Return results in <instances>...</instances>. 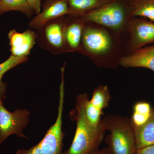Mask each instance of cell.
I'll use <instances>...</instances> for the list:
<instances>
[{
    "label": "cell",
    "mask_w": 154,
    "mask_h": 154,
    "mask_svg": "<svg viewBox=\"0 0 154 154\" xmlns=\"http://www.w3.org/2000/svg\"><path fill=\"white\" fill-rule=\"evenodd\" d=\"M127 39L101 25L85 22L78 52L100 68L116 69L125 56Z\"/></svg>",
    "instance_id": "cell-1"
},
{
    "label": "cell",
    "mask_w": 154,
    "mask_h": 154,
    "mask_svg": "<svg viewBox=\"0 0 154 154\" xmlns=\"http://www.w3.org/2000/svg\"><path fill=\"white\" fill-rule=\"evenodd\" d=\"M88 94H82L77 97L74 112L77 122L74 137L69 148L62 154H93L99 149L104 138L105 127L102 122L97 128L91 126L85 115L84 102Z\"/></svg>",
    "instance_id": "cell-2"
},
{
    "label": "cell",
    "mask_w": 154,
    "mask_h": 154,
    "mask_svg": "<svg viewBox=\"0 0 154 154\" xmlns=\"http://www.w3.org/2000/svg\"><path fill=\"white\" fill-rule=\"evenodd\" d=\"M131 13L128 0H112L80 18L85 22L96 23L128 38L127 26Z\"/></svg>",
    "instance_id": "cell-3"
},
{
    "label": "cell",
    "mask_w": 154,
    "mask_h": 154,
    "mask_svg": "<svg viewBox=\"0 0 154 154\" xmlns=\"http://www.w3.org/2000/svg\"><path fill=\"white\" fill-rule=\"evenodd\" d=\"M110 134L105 143L110 154H136L134 131L130 119L118 114L108 115L101 120Z\"/></svg>",
    "instance_id": "cell-4"
},
{
    "label": "cell",
    "mask_w": 154,
    "mask_h": 154,
    "mask_svg": "<svg viewBox=\"0 0 154 154\" xmlns=\"http://www.w3.org/2000/svg\"><path fill=\"white\" fill-rule=\"evenodd\" d=\"M66 16L48 21L36 30V42L41 48L54 55L64 52V29Z\"/></svg>",
    "instance_id": "cell-5"
},
{
    "label": "cell",
    "mask_w": 154,
    "mask_h": 154,
    "mask_svg": "<svg viewBox=\"0 0 154 154\" xmlns=\"http://www.w3.org/2000/svg\"><path fill=\"white\" fill-rule=\"evenodd\" d=\"M65 69V66L61 69L62 79L60 86L57 118L55 123L50 128L44 137L38 143L45 154H62L63 153V141L64 134L63 132L62 128L64 99Z\"/></svg>",
    "instance_id": "cell-6"
},
{
    "label": "cell",
    "mask_w": 154,
    "mask_h": 154,
    "mask_svg": "<svg viewBox=\"0 0 154 154\" xmlns=\"http://www.w3.org/2000/svg\"><path fill=\"white\" fill-rule=\"evenodd\" d=\"M127 31L125 56L130 55L146 45L154 44V22L146 18L131 17L128 24Z\"/></svg>",
    "instance_id": "cell-7"
},
{
    "label": "cell",
    "mask_w": 154,
    "mask_h": 154,
    "mask_svg": "<svg viewBox=\"0 0 154 154\" xmlns=\"http://www.w3.org/2000/svg\"><path fill=\"white\" fill-rule=\"evenodd\" d=\"M30 115L27 109H17L10 112L3 105L2 99H0V148L11 135L28 138L23 134V131L28 124Z\"/></svg>",
    "instance_id": "cell-8"
},
{
    "label": "cell",
    "mask_w": 154,
    "mask_h": 154,
    "mask_svg": "<svg viewBox=\"0 0 154 154\" xmlns=\"http://www.w3.org/2000/svg\"><path fill=\"white\" fill-rule=\"evenodd\" d=\"M68 12L66 0H45L40 13L30 19L28 26L36 30L50 20L66 16Z\"/></svg>",
    "instance_id": "cell-9"
},
{
    "label": "cell",
    "mask_w": 154,
    "mask_h": 154,
    "mask_svg": "<svg viewBox=\"0 0 154 154\" xmlns=\"http://www.w3.org/2000/svg\"><path fill=\"white\" fill-rule=\"evenodd\" d=\"M8 37L11 55L18 57H28L36 42V31L30 29L22 33L13 29L9 31Z\"/></svg>",
    "instance_id": "cell-10"
},
{
    "label": "cell",
    "mask_w": 154,
    "mask_h": 154,
    "mask_svg": "<svg viewBox=\"0 0 154 154\" xmlns=\"http://www.w3.org/2000/svg\"><path fill=\"white\" fill-rule=\"evenodd\" d=\"M64 29V52H79L85 22L80 17L66 16Z\"/></svg>",
    "instance_id": "cell-11"
},
{
    "label": "cell",
    "mask_w": 154,
    "mask_h": 154,
    "mask_svg": "<svg viewBox=\"0 0 154 154\" xmlns=\"http://www.w3.org/2000/svg\"><path fill=\"white\" fill-rule=\"evenodd\" d=\"M119 66L125 68L144 67L154 72V45L142 48L121 59Z\"/></svg>",
    "instance_id": "cell-12"
},
{
    "label": "cell",
    "mask_w": 154,
    "mask_h": 154,
    "mask_svg": "<svg viewBox=\"0 0 154 154\" xmlns=\"http://www.w3.org/2000/svg\"><path fill=\"white\" fill-rule=\"evenodd\" d=\"M69 7V17H82L91 11L99 8L112 0H66Z\"/></svg>",
    "instance_id": "cell-13"
},
{
    "label": "cell",
    "mask_w": 154,
    "mask_h": 154,
    "mask_svg": "<svg viewBox=\"0 0 154 154\" xmlns=\"http://www.w3.org/2000/svg\"><path fill=\"white\" fill-rule=\"evenodd\" d=\"M133 128L137 149L154 144V107L148 121L142 126Z\"/></svg>",
    "instance_id": "cell-14"
},
{
    "label": "cell",
    "mask_w": 154,
    "mask_h": 154,
    "mask_svg": "<svg viewBox=\"0 0 154 154\" xmlns=\"http://www.w3.org/2000/svg\"><path fill=\"white\" fill-rule=\"evenodd\" d=\"M131 17H144L154 22V0H128Z\"/></svg>",
    "instance_id": "cell-15"
},
{
    "label": "cell",
    "mask_w": 154,
    "mask_h": 154,
    "mask_svg": "<svg viewBox=\"0 0 154 154\" xmlns=\"http://www.w3.org/2000/svg\"><path fill=\"white\" fill-rule=\"evenodd\" d=\"M11 11L21 12L28 18L34 14L26 0H0V15Z\"/></svg>",
    "instance_id": "cell-16"
},
{
    "label": "cell",
    "mask_w": 154,
    "mask_h": 154,
    "mask_svg": "<svg viewBox=\"0 0 154 154\" xmlns=\"http://www.w3.org/2000/svg\"><path fill=\"white\" fill-rule=\"evenodd\" d=\"M28 59V57H18L11 55L7 60L0 63V99H5L7 93V84L2 81L4 75L15 66L26 62Z\"/></svg>",
    "instance_id": "cell-17"
},
{
    "label": "cell",
    "mask_w": 154,
    "mask_h": 154,
    "mask_svg": "<svg viewBox=\"0 0 154 154\" xmlns=\"http://www.w3.org/2000/svg\"><path fill=\"white\" fill-rule=\"evenodd\" d=\"M110 100V93L108 87L100 85L94 90L90 101L96 108L102 111L108 107Z\"/></svg>",
    "instance_id": "cell-18"
},
{
    "label": "cell",
    "mask_w": 154,
    "mask_h": 154,
    "mask_svg": "<svg viewBox=\"0 0 154 154\" xmlns=\"http://www.w3.org/2000/svg\"><path fill=\"white\" fill-rule=\"evenodd\" d=\"M84 111L89 124L93 127H98L101 121V116L103 111L97 109L92 105L90 100L88 99V95L85 98Z\"/></svg>",
    "instance_id": "cell-19"
},
{
    "label": "cell",
    "mask_w": 154,
    "mask_h": 154,
    "mask_svg": "<svg viewBox=\"0 0 154 154\" xmlns=\"http://www.w3.org/2000/svg\"><path fill=\"white\" fill-rule=\"evenodd\" d=\"M15 154H45L39 144L38 143L29 149H21L18 150Z\"/></svg>",
    "instance_id": "cell-20"
},
{
    "label": "cell",
    "mask_w": 154,
    "mask_h": 154,
    "mask_svg": "<svg viewBox=\"0 0 154 154\" xmlns=\"http://www.w3.org/2000/svg\"><path fill=\"white\" fill-rule=\"evenodd\" d=\"M30 8L36 15L41 11V3L42 0H26Z\"/></svg>",
    "instance_id": "cell-21"
},
{
    "label": "cell",
    "mask_w": 154,
    "mask_h": 154,
    "mask_svg": "<svg viewBox=\"0 0 154 154\" xmlns=\"http://www.w3.org/2000/svg\"><path fill=\"white\" fill-rule=\"evenodd\" d=\"M136 154H154V144L137 149Z\"/></svg>",
    "instance_id": "cell-22"
},
{
    "label": "cell",
    "mask_w": 154,
    "mask_h": 154,
    "mask_svg": "<svg viewBox=\"0 0 154 154\" xmlns=\"http://www.w3.org/2000/svg\"><path fill=\"white\" fill-rule=\"evenodd\" d=\"M93 154H110L107 147L104 148L102 149L98 150Z\"/></svg>",
    "instance_id": "cell-23"
}]
</instances>
